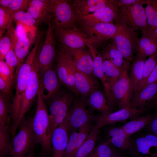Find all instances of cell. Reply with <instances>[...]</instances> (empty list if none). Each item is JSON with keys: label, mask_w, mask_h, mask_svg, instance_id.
<instances>
[{"label": "cell", "mask_w": 157, "mask_h": 157, "mask_svg": "<svg viewBox=\"0 0 157 157\" xmlns=\"http://www.w3.org/2000/svg\"><path fill=\"white\" fill-rule=\"evenodd\" d=\"M145 60L135 57L131 65L129 78L134 94L137 91L142 79L143 68Z\"/></svg>", "instance_id": "34"}, {"label": "cell", "mask_w": 157, "mask_h": 157, "mask_svg": "<svg viewBox=\"0 0 157 157\" xmlns=\"http://www.w3.org/2000/svg\"><path fill=\"white\" fill-rule=\"evenodd\" d=\"M18 133L13 138L9 151L12 157H24L34 144L35 140L29 121H22Z\"/></svg>", "instance_id": "10"}, {"label": "cell", "mask_w": 157, "mask_h": 157, "mask_svg": "<svg viewBox=\"0 0 157 157\" xmlns=\"http://www.w3.org/2000/svg\"><path fill=\"white\" fill-rule=\"evenodd\" d=\"M157 52H156L149 56L148 58L145 60L143 66L142 79L136 93L138 92L141 90L147 78L157 64Z\"/></svg>", "instance_id": "38"}, {"label": "cell", "mask_w": 157, "mask_h": 157, "mask_svg": "<svg viewBox=\"0 0 157 157\" xmlns=\"http://www.w3.org/2000/svg\"><path fill=\"white\" fill-rule=\"evenodd\" d=\"M11 45L10 38L6 33L4 36L0 40V60H4Z\"/></svg>", "instance_id": "45"}, {"label": "cell", "mask_w": 157, "mask_h": 157, "mask_svg": "<svg viewBox=\"0 0 157 157\" xmlns=\"http://www.w3.org/2000/svg\"><path fill=\"white\" fill-rule=\"evenodd\" d=\"M40 42V40L39 39L36 40L33 47L27 56L25 60L17 67L15 96L11 107L13 119L12 125L15 122L19 114L21 101Z\"/></svg>", "instance_id": "3"}, {"label": "cell", "mask_w": 157, "mask_h": 157, "mask_svg": "<svg viewBox=\"0 0 157 157\" xmlns=\"http://www.w3.org/2000/svg\"><path fill=\"white\" fill-rule=\"evenodd\" d=\"M6 96L0 91V124L6 128L9 109Z\"/></svg>", "instance_id": "40"}, {"label": "cell", "mask_w": 157, "mask_h": 157, "mask_svg": "<svg viewBox=\"0 0 157 157\" xmlns=\"http://www.w3.org/2000/svg\"><path fill=\"white\" fill-rule=\"evenodd\" d=\"M110 157H127L119 153L116 149L113 154Z\"/></svg>", "instance_id": "53"}, {"label": "cell", "mask_w": 157, "mask_h": 157, "mask_svg": "<svg viewBox=\"0 0 157 157\" xmlns=\"http://www.w3.org/2000/svg\"><path fill=\"white\" fill-rule=\"evenodd\" d=\"M116 16V6L111 3L110 0L109 4L103 9L77 18V23L87 24L103 23L114 24Z\"/></svg>", "instance_id": "24"}, {"label": "cell", "mask_w": 157, "mask_h": 157, "mask_svg": "<svg viewBox=\"0 0 157 157\" xmlns=\"http://www.w3.org/2000/svg\"><path fill=\"white\" fill-rule=\"evenodd\" d=\"M147 133L157 136V116H154L148 124L144 128Z\"/></svg>", "instance_id": "46"}, {"label": "cell", "mask_w": 157, "mask_h": 157, "mask_svg": "<svg viewBox=\"0 0 157 157\" xmlns=\"http://www.w3.org/2000/svg\"><path fill=\"white\" fill-rule=\"evenodd\" d=\"M13 21L6 9L0 8V29L7 30L13 24Z\"/></svg>", "instance_id": "44"}, {"label": "cell", "mask_w": 157, "mask_h": 157, "mask_svg": "<svg viewBox=\"0 0 157 157\" xmlns=\"http://www.w3.org/2000/svg\"><path fill=\"white\" fill-rule=\"evenodd\" d=\"M157 82L134 94L129 106L146 111L155 106L157 102Z\"/></svg>", "instance_id": "20"}, {"label": "cell", "mask_w": 157, "mask_h": 157, "mask_svg": "<svg viewBox=\"0 0 157 157\" xmlns=\"http://www.w3.org/2000/svg\"><path fill=\"white\" fill-rule=\"evenodd\" d=\"M35 114L29 120L30 126L37 143L40 145L42 151L49 153L51 151V139L49 135V114L39 87Z\"/></svg>", "instance_id": "1"}, {"label": "cell", "mask_w": 157, "mask_h": 157, "mask_svg": "<svg viewBox=\"0 0 157 157\" xmlns=\"http://www.w3.org/2000/svg\"><path fill=\"white\" fill-rule=\"evenodd\" d=\"M154 114H146L138 115L130 119L131 120L121 127L129 136L144 129L152 119Z\"/></svg>", "instance_id": "32"}, {"label": "cell", "mask_w": 157, "mask_h": 157, "mask_svg": "<svg viewBox=\"0 0 157 157\" xmlns=\"http://www.w3.org/2000/svg\"><path fill=\"white\" fill-rule=\"evenodd\" d=\"M47 25L48 28L45 33V39L38 56L39 71L53 66L56 54L54 24L52 22Z\"/></svg>", "instance_id": "14"}, {"label": "cell", "mask_w": 157, "mask_h": 157, "mask_svg": "<svg viewBox=\"0 0 157 157\" xmlns=\"http://www.w3.org/2000/svg\"><path fill=\"white\" fill-rule=\"evenodd\" d=\"M115 25L116 32L112 38L125 61L130 64L133 60L134 52L135 51L138 38L137 33L129 31L118 23H115Z\"/></svg>", "instance_id": "9"}, {"label": "cell", "mask_w": 157, "mask_h": 157, "mask_svg": "<svg viewBox=\"0 0 157 157\" xmlns=\"http://www.w3.org/2000/svg\"><path fill=\"white\" fill-rule=\"evenodd\" d=\"M130 64L125 66L122 72L112 87V91L119 109L128 106L134 92L129 76Z\"/></svg>", "instance_id": "11"}, {"label": "cell", "mask_w": 157, "mask_h": 157, "mask_svg": "<svg viewBox=\"0 0 157 157\" xmlns=\"http://www.w3.org/2000/svg\"><path fill=\"white\" fill-rule=\"evenodd\" d=\"M100 129L94 124L85 140L77 151L75 157H88L96 146Z\"/></svg>", "instance_id": "33"}, {"label": "cell", "mask_w": 157, "mask_h": 157, "mask_svg": "<svg viewBox=\"0 0 157 157\" xmlns=\"http://www.w3.org/2000/svg\"><path fill=\"white\" fill-rule=\"evenodd\" d=\"M142 33V37L137 40L136 57L145 59L157 52V42L147 32Z\"/></svg>", "instance_id": "30"}, {"label": "cell", "mask_w": 157, "mask_h": 157, "mask_svg": "<svg viewBox=\"0 0 157 157\" xmlns=\"http://www.w3.org/2000/svg\"><path fill=\"white\" fill-rule=\"evenodd\" d=\"M86 106L92 113L97 111L100 114H105L112 112L104 92L97 89L91 92L85 99Z\"/></svg>", "instance_id": "27"}, {"label": "cell", "mask_w": 157, "mask_h": 157, "mask_svg": "<svg viewBox=\"0 0 157 157\" xmlns=\"http://www.w3.org/2000/svg\"><path fill=\"white\" fill-rule=\"evenodd\" d=\"M61 46L78 70L95 80L92 57L89 50L86 48L74 49Z\"/></svg>", "instance_id": "16"}, {"label": "cell", "mask_w": 157, "mask_h": 157, "mask_svg": "<svg viewBox=\"0 0 157 157\" xmlns=\"http://www.w3.org/2000/svg\"><path fill=\"white\" fill-rule=\"evenodd\" d=\"M10 90L5 82L0 76V91L6 96H8Z\"/></svg>", "instance_id": "50"}, {"label": "cell", "mask_w": 157, "mask_h": 157, "mask_svg": "<svg viewBox=\"0 0 157 157\" xmlns=\"http://www.w3.org/2000/svg\"><path fill=\"white\" fill-rule=\"evenodd\" d=\"M41 48L39 45L32 70L29 75L26 88L22 99L18 118L12 125L11 131L15 133L26 112L29 110L32 102L37 94L39 87V66L38 56Z\"/></svg>", "instance_id": "4"}, {"label": "cell", "mask_w": 157, "mask_h": 157, "mask_svg": "<svg viewBox=\"0 0 157 157\" xmlns=\"http://www.w3.org/2000/svg\"><path fill=\"white\" fill-rule=\"evenodd\" d=\"M14 74L4 60H0V76L10 90L13 79Z\"/></svg>", "instance_id": "42"}, {"label": "cell", "mask_w": 157, "mask_h": 157, "mask_svg": "<svg viewBox=\"0 0 157 157\" xmlns=\"http://www.w3.org/2000/svg\"><path fill=\"white\" fill-rule=\"evenodd\" d=\"M67 128L71 133L76 131L85 124L91 122L95 123L96 116L87 109L85 99L80 97L74 100L72 109L66 116Z\"/></svg>", "instance_id": "8"}, {"label": "cell", "mask_w": 157, "mask_h": 157, "mask_svg": "<svg viewBox=\"0 0 157 157\" xmlns=\"http://www.w3.org/2000/svg\"><path fill=\"white\" fill-rule=\"evenodd\" d=\"M12 0H0V8L6 9Z\"/></svg>", "instance_id": "51"}, {"label": "cell", "mask_w": 157, "mask_h": 157, "mask_svg": "<svg viewBox=\"0 0 157 157\" xmlns=\"http://www.w3.org/2000/svg\"><path fill=\"white\" fill-rule=\"evenodd\" d=\"M78 28L88 41L97 49L115 33V24L109 23L87 24L77 23Z\"/></svg>", "instance_id": "6"}, {"label": "cell", "mask_w": 157, "mask_h": 157, "mask_svg": "<svg viewBox=\"0 0 157 157\" xmlns=\"http://www.w3.org/2000/svg\"><path fill=\"white\" fill-rule=\"evenodd\" d=\"M27 11L31 14L38 26L53 22L51 0H29Z\"/></svg>", "instance_id": "21"}, {"label": "cell", "mask_w": 157, "mask_h": 157, "mask_svg": "<svg viewBox=\"0 0 157 157\" xmlns=\"http://www.w3.org/2000/svg\"><path fill=\"white\" fill-rule=\"evenodd\" d=\"M5 32V30L0 29V40L2 38V36Z\"/></svg>", "instance_id": "55"}, {"label": "cell", "mask_w": 157, "mask_h": 157, "mask_svg": "<svg viewBox=\"0 0 157 157\" xmlns=\"http://www.w3.org/2000/svg\"><path fill=\"white\" fill-rule=\"evenodd\" d=\"M110 2L117 6L134 4L139 2L140 0H110Z\"/></svg>", "instance_id": "49"}, {"label": "cell", "mask_w": 157, "mask_h": 157, "mask_svg": "<svg viewBox=\"0 0 157 157\" xmlns=\"http://www.w3.org/2000/svg\"><path fill=\"white\" fill-rule=\"evenodd\" d=\"M51 1L54 28L80 31L77 26V18L68 1Z\"/></svg>", "instance_id": "7"}, {"label": "cell", "mask_w": 157, "mask_h": 157, "mask_svg": "<svg viewBox=\"0 0 157 157\" xmlns=\"http://www.w3.org/2000/svg\"><path fill=\"white\" fill-rule=\"evenodd\" d=\"M116 150L107 140L95 146L88 157H110Z\"/></svg>", "instance_id": "37"}, {"label": "cell", "mask_w": 157, "mask_h": 157, "mask_svg": "<svg viewBox=\"0 0 157 157\" xmlns=\"http://www.w3.org/2000/svg\"><path fill=\"white\" fill-rule=\"evenodd\" d=\"M157 136L147 133L131 138V145L128 152L131 157H157V154L151 152L157 148Z\"/></svg>", "instance_id": "15"}, {"label": "cell", "mask_w": 157, "mask_h": 157, "mask_svg": "<svg viewBox=\"0 0 157 157\" xmlns=\"http://www.w3.org/2000/svg\"><path fill=\"white\" fill-rule=\"evenodd\" d=\"M66 117L53 131L51 137L52 157H63L69 139Z\"/></svg>", "instance_id": "26"}, {"label": "cell", "mask_w": 157, "mask_h": 157, "mask_svg": "<svg viewBox=\"0 0 157 157\" xmlns=\"http://www.w3.org/2000/svg\"><path fill=\"white\" fill-rule=\"evenodd\" d=\"M88 123L70 133L63 157H75L76 152L85 140L95 123Z\"/></svg>", "instance_id": "22"}, {"label": "cell", "mask_w": 157, "mask_h": 157, "mask_svg": "<svg viewBox=\"0 0 157 157\" xmlns=\"http://www.w3.org/2000/svg\"><path fill=\"white\" fill-rule=\"evenodd\" d=\"M16 23L29 27L38 26L36 21L28 12L21 11L13 14L11 16Z\"/></svg>", "instance_id": "39"}, {"label": "cell", "mask_w": 157, "mask_h": 157, "mask_svg": "<svg viewBox=\"0 0 157 157\" xmlns=\"http://www.w3.org/2000/svg\"><path fill=\"white\" fill-rule=\"evenodd\" d=\"M147 32L151 36L155 41L157 42V28L153 31Z\"/></svg>", "instance_id": "52"}, {"label": "cell", "mask_w": 157, "mask_h": 157, "mask_svg": "<svg viewBox=\"0 0 157 157\" xmlns=\"http://www.w3.org/2000/svg\"><path fill=\"white\" fill-rule=\"evenodd\" d=\"M87 42V47L92 57L94 74L102 82L104 87V93L108 103L113 110H115L117 106L112 88L103 70L102 55L89 41Z\"/></svg>", "instance_id": "13"}, {"label": "cell", "mask_w": 157, "mask_h": 157, "mask_svg": "<svg viewBox=\"0 0 157 157\" xmlns=\"http://www.w3.org/2000/svg\"><path fill=\"white\" fill-rule=\"evenodd\" d=\"M6 128L0 124V144L6 149L9 151Z\"/></svg>", "instance_id": "47"}, {"label": "cell", "mask_w": 157, "mask_h": 157, "mask_svg": "<svg viewBox=\"0 0 157 157\" xmlns=\"http://www.w3.org/2000/svg\"><path fill=\"white\" fill-rule=\"evenodd\" d=\"M7 33L11 40V44L18 58L19 65L24 61L28 53L30 42L25 33L18 34L13 24L7 29Z\"/></svg>", "instance_id": "23"}, {"label": "cell", "mask_w": 157, "mask_h": 157, "mask_svg": "<svg viewBox=\"0 0 157 157\" xmlns=\"http://www.w3.org/2000/svg\"><path fill=\"white\" fill-rule=\"evenodd\" d=\"M5 62L14 74L15 69L19 65L18 58L11 44L10 49L5 56Z\"/></svg>", "instance_id": "43"}, {"label": "cell", "mask_w": 157, "mask_h": 157, "mask_svg": "<svg viewBox=\"0 0 157 157\" xmlns=\"http://www.w3.org/2000/svg\"><path fill=\"white\" fill-rule=\"evenodd\" d=\"M56 72L60 82L67 87L76 96L79 95L75 85L74 65L62 46L58 52Z\"/></svg>", "instance_id": "12"}, {"label": "cell", "mask_w": 157, "mask_h": 157, "mask_svg": "<svg viewBox=\"0 0 157 157\" xmlns=\"http://www.w3.org/2000/svg\"><path fill=\"white\" fill-rule=\"evenodd\" d=\"M26 157H34L33 154L32 153H30Z\"/></svg>", "instance_id": "56"}, {"label": "cell", "mask_w": 157, "mask_h": 157, "mask_svg": "<svg viewBox=\"0 0 157 157\" xmlns=\"http://www.w3.org/2000/svg\"><path fill=\"white\" fill-rule=\"evenodd\" d=\"M111 39V41L107 46L110 58L116 67L122 69L126 64L129 63L125 61L122 55L117 49L113 39L112 38Z\"/></svg>", "instance_id": "36"}, {"label": "cell", "mask_w": 157, "mask_h": 157, "mask_svg": "<svg viewBox=\"0 0 157 157\" xmlns=\"http://www.w3.org/2000/svg\"></svg>", "instance_id": "57"}, {"label": "cell", "mask_w": 157, "mask_h": 157, "mask_svg": "<svg viewBox=\"0 0 157 157\" xmlns=\"http://www.w3.org/2000/svg\"><path fill=\"white\" fill-rule=\"evenodd\" d=\"M146 111L138 108H131L129 106L117 111L105 114H100L96 116L95 124L101 128L106 125L117 122H124L129 118L142 115Z\"/></svg>", "instance_id": "17"}, {"label": "cell", "mask_w": 157, "mask_h": 157, "mask_svg": "<svg viewBox=\"0 0 157 157\" xmlns=\"http://www.w3.org/2000/svg\"><path fill=\"white\" fill-rule=\"evenodd\" d=\"M156 82H157V64L147 78L141 90L147 86Z\"/></svg>", "instance_id": "48"}, {"label": "cell", "mask_w": 157, "mask_h": 157, "mask_svg": "<svg viewBox=\"0 0 157 157\" xmlns=\"http://www.w3.org/2000/svg\"><path fill=\"white\" fill-rule=\"evenodd\" d=\"M145 4L147 25L146 32H148L157 28V1L145 0Z\"/></svg>", "instance_id": "35"}, {"label": "cell", "mask_w": 157, "mask_h": 157, "mask_svg": "<svg viewBox=\"0 0 157 157\" xmlns=\"http://www.w3.org/2000/svg\"><path fill=\"white\" fill-rule=\"evenodd\" d=\"M74 99L71 93L62 91L52 101L49 107V135L51 139L54 130L64 121Z\"/></svg>", "instance_id": "5"}, {"label": "cell", "mask_w": 157, "mask_h": 157, "mask_svg": "<svg viewBox=\"0 0 157 157\" xmlns=\"http://www.w3.org/2000/svg\"><path fill=\"white\" fill-rule=\"evenodd\" d=\"M145 0H140L135 3L116 6L115 23L124 26L129 31L134 32L137 30L142 33L146 32L147 29V17L143 5Z\"/></svg>", "instance_id": "2"}, {"label": "cell", "mask_w": 157, "mask_h": 157, "mask_svg": "<svg viewBox=\"0 0 157 157\" xmlns=\"http://www.w3.org/2000/svg\"><path fill=\"white\" fill-rule=\"evenodd\" d=\"M74 71L76 88L80 97L85 99L93 91L99 89L98 83L96 80L78 70L74 65Z\"/></svg>", "instance_id": "28"}, {"label": "cell", "mask_w": 157, "mask_h": 157, "mask_svg": "<svg viewBox=\"0 0 157 157\" xmlns=\"http://www.w3.org/2000/svg\"><path fill=\"white\" fill-rule=\"evenodd\" d=\"M39 88L43 100H47L55 96L60 88V81L56 71L53 66L39 71Z\"/></svg>", "instance_id": "18"}, {"label": "cell", "mask_w": 157, "mask_h": 157, "mask_svg": "<svg viewBox=\"0 0 157 157\" xmlns=\"http://www.w3.org/2000/svg\"><path fill=\"white\" fill-rule=\"evenodd\" d=\"M8 151L0 144V156L6 154Z\"/></svg>", "instance_id": "54"}, {"label": "cell", "mask_w": 157, "mask_h": 157, "mask_svg": "<svg viewBox=\"0 0 157 157\" xmlns=\"http://www.w3.org/2000/svg\"><path fill=\"white\" fill-rule=\"evenodd\" d=\"M110 1V0H74L71 5L78 18L103 9Z\"/></svg>", "instance_id": "25"}, {"label": "cell", "mask_w": 157, "mask_h": 157, "mask_svg": "<svg viewBox=\"0 0 157 157\" xmlns=\"http://www.w3.org/2000/svg\"><path fill=\"white\" fill-rule=\"evenodd\" d=\"M54 34L63 47L74 49L87 47L88 40L81 31L55 28Z\"/></svg>", "instance_id": "19"}, {"label": "cell", "mask_w": 157, "mask_h": 157, "mask_svg": "<svg viewBox=\"0 0 157 157\" xmlns=\"http://www.w3.org/2000/svg\"><path fill=\"white\" fill-rule=\"evenodd\" d=\"M107 140L115 148L128 152L131 145V137L128 136L121 127H113L107 132Z\"/></svg>", "instance_id": "29"}, {"label": "cell", "mask_w": 157, "mask_h": 157, "mask_svg": "<svg viewBox=\"0 0 157 157\" xmlns=\"http://www.w3.org/2000/svg\"><path fill=\"white\" fill-rule=\"evenodd\" d=\"M28 0H12L6 9L8 13L11 16L18 12L27 10Z\"/></svg>", "instance_id": "41"}, {"label": "cell", "mask_w": 157, "mask_h": 157, "mask_svg": "<svg viewBox=\"0 0 157 157\" xmlns=\"http://www.w3.org/2000/svg\"><path fill=\"white\" fill-rule=\"evenodd\" d=\"M101 54L102 56L103 70L112 88L113 85L121 74L125 66L123 68L120 69L112 63L110 58L107 46Z\"/></svg>", "instance_id": "31"}]
</instances>
